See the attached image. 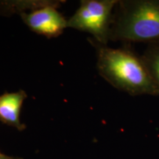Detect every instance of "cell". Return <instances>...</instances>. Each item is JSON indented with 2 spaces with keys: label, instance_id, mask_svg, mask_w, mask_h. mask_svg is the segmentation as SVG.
<instances>
[{
  "label": "cell",
  "instance_id": "obj_1",
  "mask_svg": "<svg viewBox=\"0 0 159 159\" xmlns=\"http://www.w3.org/2000/svg\"><path fill=\"white\" fill-rule=\"evenodd\" d=\"M99 75L111 85L131 96H159L142 56L128 48L114 49L94 41Z\"/></svg>",
  "mask_w": 159,
  "mask_h": 159
},
{
  "label": "cell",
  "instance_id": "obj_2",
  "mask_svg": "<svg viewBox=\"0 0 159 159\" xmlns=\"http://www.w3.org/2000/svg\"><path fill=\"white\" fill-rule=\"evenodd\" d=\"M117 5L110 40L159 42V0H125Z\"/></svg>",
  "mask_w": 159,
  "mask_h": 159
},
{
  "label": "cell",
  "instance_id": "obj_3",
  "mask_svg": "<svg viewBox=\"0 0 159 159\" xmlns=\"http://www.w3.org/2000/svg\"><path fill=\"white\" fill-rule=\"evenodd\" d=\"M117 3L116 0H83L67 21V27L88 32L97 43L107 45L110 40L113 11Z\"/></svg>",
  "mask_w": 159,
  "mask_h": 159
},
{
  "label": "cell",
  "instance_id": "obj_4",
  "mask_svg": "<svg viewBox=\"0 0 159 159\" xmlns=\"http://www.w3.org/2000/svg\"><path fill=\"white\" fill-rule=\"evenodd\" d=\"M21 19L32 31L51 39L62 34L67 21L56 9V4L46 2L29 13H22Z\"/></svg>",
  "mask_w": 159,
  "mask_h": 159
},
{
  "label": "cell",
  "instance_id": "obj_5",
  "mask_svg": "<svg viewBox=\"0 0 159 159\" xmlns=\"http://www.w3.org/2000/svg\"><path fill=\"white\" fill-rule=\"evenodd\" d=\"M27 95L21 90L18 92L0 95V121L21 131L26 128L20 121V112Z\"/></svg>",
  "mask_w": 159,
  "mask_h": 159
},
{
  "label": "cell",
  "instance_id": "obj_6",
  "mask_svg": "<svg viewBox=\"0 0 159 159\" xmlns=\"http://www.w3.org/2000/svg\"><path fill=\"white\" fill-rule=\"evenodd\" d=\"M142 57L159 94V42L148 44Z\"/></svg>",
  "mask_w": 159,
  "mask_h": 159
},
{
  "label": "cell",
  "instance_id": "obj_7",
  "mask_svg": "<svg viewBox=\"0 0 159 159\" xmlns=\"http://www.w3.org/2000/svg\"><path fill=\"white\" fill-rule=\"evenodd\" d=\"M0 159H22L21 158H18V157H13V156H9L7 155L2 153V152H0Z\"/></svg>",
  "mask_w": 159,
  "mask_h": 159
}]
</instances>
